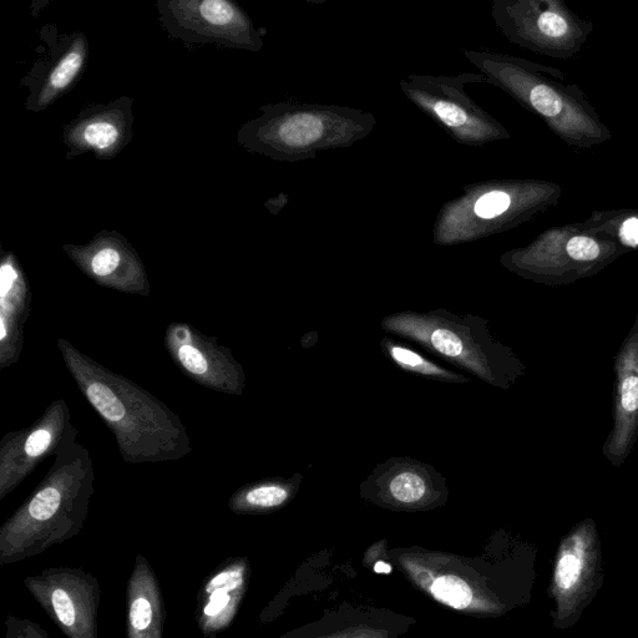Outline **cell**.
<instances>
[{
	"label": "cell",
	"instance_id": "cell-1",
	"mask_svg": "<svg viewBox=\"0 0 638 638\" xmlns=\"http://www.w3.org/2000/svg\"><path fill=\"white\" fill-rule=\"evenodd\" d=\"M58 348L79 391L114 434L124 463L156 464L189 457V432L164 402L86 356L67 339L59 338Z\"/></svg>",
	"mask_w": 638,
	"mask_h": 638
},
{
	"label": "cell",
	"instance_id": "cell-2",
	"mask_svg": "<svg viewBox=\"0 0 638 638\" xmlns=\"http://www.w3.org/2000/svg\"><path fill=\"white\" fill-rule=\"evenodd\" d=\"M464 57L526 110L545 121L567 145L589 150L612 139L596 109L576 84H565L559 69L511 57L464 50Z\"/></svg>",
	"mask_w": 638,
	"mask_h": 638
},
{
	"label": "cell",
	"instance_id": "cell-3",
	"mask_svg": "<svg viewBox=\"0 0 638 638\" xmlns=\"http://www.w3.org/2000/svg\"><path fill=\"white\" fill-rule=\"evenodd\" d=\"M260 110L261 116L241 126L237 141L248 153L281 162L315 160L322 151L351 148L377 125L373 114L347 106L281 101Z\"/></svg>",
	"mask_w": 638,
	"mask_h": 638
},
{
	"label": "cell",
	"instance_id": "cell-4",
	"mask_svg": "<svg viewBox=\"0 0 638 638\" xmlns=\"http://www.w3.org/2000/svg\"><path fill=\"white\" fill-rule=\"evenodd\" d=\"M381 327L504 391L526 372L524 363L493 336L483 317L448 310L404 311L384 318Z\"/></svg>",
	"mask_w": 638,
	"mask_h": 638
},
{
	"label": "cell",
	"instance_id": "cell-5",
	"mask_svg": "<svg viewBox=\"0 0 638 638\" xmlns=\"http://www.w3.org/2000/svg\"><path fill=\"white\" fill-rule=\"evenodd\" d=\"M562 189L543 180H491L465 186L440 209L433 226L439 246L462 245L516 229L559 204Z\"/></svg>",
	"mask_w": 638,
	"mask_h": 638
},
{
	"label": "cell",
	"instance_id": "cell-6",
	"mask_svg": "<svg viewBox=\"0 0 638 638\" xmlns=\"http://www.w3.org/2000/svg\"><path fill=\"white\" fill-rule=\"evenodd\" d=\"M629 251L585 221L546 230L529 246L505 252L500 263L525 280L558 287L597 275Z\"/></svg>",
	"mask_w": 638,
	"mask_h": 638
},
{
	"label": "cell",
	"instance_id": "cell-7",
	"mask_svg": "<svg viewBox=\"0 0 638 638\" xmlns=\"http://www.w3.org/2000/svg\"><path fill=\"white\" fill-rule=\"evenodd\" d=\"M388 556L410 584L450 610L478 617L499 610L491 567L479 556L465 558L417 546L388 550Z\"/></svg>",
	"mask_w": 638,
	"mask_h": 638
},
{
	"label": "cell",
	"instance_id": "cell-8",
	"mask_svg": "<svg viewBox=\"0 0 638 638\" xmlns=\"http://www.w3.org/2000/svg\"><path fill=\"white\" fill-rule=\"evenodd\" d=\"M469 84H488V79L481 73L455 77L412 74L399 83L405 98L458 144L484 146L510 140L508 129L470 98L465 90Z\"/></svg>",
	"mask_w": 638,
	"mask_h": 638
},
{
	"label": "cell",
	"instance_id": "cell-9",
	"mask_svg": "<svg viewBox=\"0 0 638 638\" xmlns=\"http://www.w3.org/2000/svg\"><path fill=\"white\" fill-rule=\"evenodd\" d=\"M491 17L511 44L561 60L579 54L594 30L561 0H494Z\"/></svg>",
	"mask_w": 638,
	"mask_h": 638
},
{
	"label": "cell",
	"instance_id": "cell-10",
	"mask_svg": "<svg viewBox=\"0 0 638 638\" xmlns=\"http://www.w3.org/2000/svg\"><path fill=\"white\" fill-rule=\"evenodd\" d=\"M156 8L162 28L186 47L215 44L257 53L265 45L266 30L231 0H158Z\"/></svg>",
	"mask_w": 638,
	"mask_h": 638
},
{
	"label": "cell",
	"instance_id": "cell-11",
	"mask_svg": "<svg viewBox=\"0 0 638 638\" xmlns=\"http://www.w3.org/2000/svg\"><path fill=\"white\" fill-rule=\"evenodd\" d=\"M65 399L54 400L29 427L13 430L0 442V499L12 493L70 439L78 437Z\"/></svg>",
	"mask_w": 638,
	"mask_h": 638
},
{
	"label": "cell",
	"instance_id": "cell-12",
	"mask_svg": "<svg viewBox=\"0 0 638 638\" xmlns=\"http://www.w3.org/2000/svg\"><path fill=\"white\" fill-rule=\"evenodd\" d=\"M362 498L379 508L418 513L447 504V479L432 465L408 457L378 464L361 484Z\"/></svg>",
	"mask_w": 638,
	"mask_h": 638
},
{
	"label": "cell",
	"instance_id": "cell-13",
	"mask_svg": "<svg viewBox=\"0 0 638 638\" xmlns=\"http://www.w3.org/2000/svg\"><path fill=\"white\" fill-rule=\"evenodd\" d=\"M165 348L181 372L201 387L241 397L246 374L230 348L216 337L185 322L170 323L165 329Z\"/></svg>",
	"mask_w": 638,
	"mask_h": 638
},
{
	"label": "cell",
	"instance_id": "cell-14",
	"mask_svg": "<svg viewBox=\"0 0 638 638\" xmlns=\"http://www.w3.org/2000/svg\"><path fill=\"white\" fill-rule=\"evenodd\" d=\"M42 38L48 48L20 85L29 95L25 109L42 113L70 93L89 62L90 44L83 32L60 34L54 25H45Z\"/></svg>",
	"mask_w": 638,
	"mask_h": 638
},
{
	"label": "cell",
	"instance_id": "cell-15",
	"mask_svg": "<svg viewBox=\"0 0 638 638\" xmlns=\"http://www.w3.org/2000/svg\"><path fill=\"white\" fill-rule=\"evenodd\" d=\"M74 265L96 285L126 295L149 297L148 271L130 241L118 231L98 232L85 245L63 246Z\"/></svg>",
	"mask_w": 638,
	"mask_h": 638
},
{
	"label": "cell",
	"instance_id": "cell-16",
	"mask_svg": "<svg viewBox=\"0 0 638 638\" xmlns=\"http://www.w3.org/2000/svg\"><path fill=\"white\" fill-rule=\"evenodd\" d=\"M134 99L130 96L108 104H91L64 126L62 140L67 145L65 158L93 153L98 160H113L131 143L134 136Z\"/></svg>",
	"mask_w": 638,
	"mask_h": 638
},
{
	"label": "cell",
	"instance_id": "cell-17",
	"mask_svg": "<svg viewBox=\"0 0 638 638\" xmlns=\"http://www.w3.org/2000/svg\"><path fill=\"white\" fill-rule=\"evenodd\" d=\"M614 371V423L602 454L615 468H621L638 439V312L616 354Z\"/></svg>",
	"mask_w": 638,
	"mask_h": 638
},
{
	"label": "cell",
	"instance_id": "cell-18",
	"mask_svg": "<svg viewBox=\"0 0 638 638\" xmlns=\"http://www.w3.org/2000/svg\"><path fill=\"white\" fill-rule=\"evenodd\" d=\"M33 293L22 263L12 251L0 258V369L20 361L24 328L32 313Z\"/></svg>",
	"mask_w": 638,
	"mask_h": 638
},
{
	"label": "cell",
	"instance_id": "cell-19",
	"mask_svg": "<svg viewBox=\"0 0 638 638\" xmlns=\"http://www.w3.org/2000/svg\"><path fill=\"white\" fill-rule=\"evenodd\" d=\"M414 624L413 617L388 609L341 607L298 630L293 638H398Z\"/></svg>",
	"mask_w": 638,
	"mask_h": 638
},
{
	"label": "cell",
	"instance_id": "cell-20",
	"mask_svg": "<svg viewBox=\"0 0 638 638\" xmlns=\"http://www.w3.org/2000/svg\"><path fill=\"white\" fill-rule=\"evenodd\" d=\"M303 475L268 478L242 486L231 499V508L239 513H271L290 504L301 488Z\"/></svg>",
	"mask_w": 638,
	"mask_h": 638
},
{
	"label": "cell",
	"instance_id": "cell-21",
	"mask_svg": "<svg viewBox=\"0 0 638 638\" xmlns=\"http://www.w3.org/2000/svg\"><path fill=\"white\" fill-rule=\"evenodd\" d=\"M384 354L403 371L415 374V376L430 379V381L447 384H468L470 379L463 374L449 371V369L439 366L424 354L414 351L407 344L393 341L391 338H384L381 342Z\"/></svg>",
	"mask_w": 638,
	"mask_h": 638
},
{
	"label": "cell",
	"instance_id": "cell-22",
	"mask_svg": "<svg viewBox=\"0 0 638 638\" xmlns=\"http://www.w3.org/2000/svg\"><path fill=\"white\" fill-rule=\"evenodd\" d=\"M586 222L614 237L627 250L638 248V210L595 211Z\"/></svg>",
	"mask_w": 638,
	"mask_h": 638
},
{
	"label": "cell",
	"instance_id": "cell-23",
	"mask_svg": "<svg viewBox=\"0 0 638 638\" xmlns=\"http://www.w3.org/2000/svg\"><path fill=\"white\" fill-rule=\"evenodd\" d=\"M581 575V560L574 553L561 556L556 569V584L562 591H569L577 584Z\"/></svg>",
	"mask_w": 638,
	"mask_h": 638
},
{
	"label": "cell",
	"instance_id": "cell-24",
	"mask_svg": "<svg viewBox=\"0 0 638 638\" xmlns=\"http://www.w3.org/2000/svg\"><path fill=\"white\" fill-rule=\"evenodd\" d=\"M52 602L58 620L64 626L72 627L75 622V609L72 597L69 596L68 592L60 589L55 590L52 595Z\"/></svg>",
	"mask_w": 638,
	"mask_h": 638
},
{
	"label": "cell",
	"instance_id": "cell-25",
	"mask_svg": "<svg viewBox=\"0 0 638 638\" xmlns=\"http://www.w3.org/2000/svg\"><path fill=\"white\" fill-rule=\"evenodd\" d=\"M130 620L134 629L138 631L148 629L151 620H153V607H151L150 602L143 597L135 600L131 605Z\"/></svg>",
	"mask_w": 638,
	"mask_h": 638
},
{
	"label": "cell",
	"instance_id": "cell-26",
	"mask_svg": "<svg viewBox=\"0 0 638 638\" xmlns=\"http://www.w3.org/2000/svg\"><path fill=\"white\" fill-rule=\"evenodd\" d=\"M232 591L231 587H221L211 592L209 605L206 606L205 614L210 617L220 615L222 611L229 606L231 597L229 592Z\"/></svg>",
	"mask_w": 638,
	"mask_h": 638
},
{
	"label": "cell",
	"instance_id": "cell-27",
	"mask_svg": "<svg viewBox=\"0 0 638 638\" xmlns=\"http://www.w3.org/2000/svg\"><path fill=\"white\" fill-rule=\"evenodd\" d=\"M242 584V571L234 570V571H225L222 574L217 575L214 580H212L207 587V591L211 592L217 589H221V587H231L232 590H236L237 587H240Z\"/></svg>",
	"mask_w": 638,
	"mask_h": 638
}]
</instances>
